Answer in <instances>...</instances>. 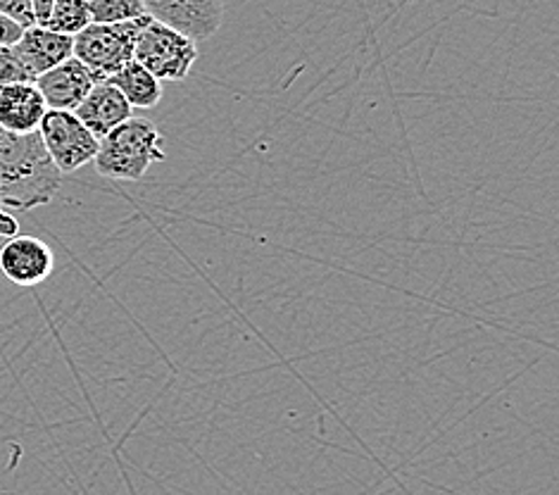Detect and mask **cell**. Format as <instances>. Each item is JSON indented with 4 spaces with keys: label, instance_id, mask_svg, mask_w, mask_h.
I'll return each mask as SVG.
<instances>
[{
    "label": "cell",
    "instance_id": "obj_1",
    "mask_svg": "<svg viewBox=\"0 0 559 495\" xmlns=\"http://www.w3.org/2000/svg\"><path fill=\"white\" fill-rule=\"evenodd\" d=\"M60 184L62 174L38 131L12 133L0 127V205L22 212L48 205Z\"/></svg>",
    "mask_w": 559,
    "mask_h": 495
},
{
    "label": "cell",
    "instance_id": "obj_2",
    "mask_svg": "<svg viewBox=\"0 0 559 495\" xmlns=\"http://www.w3.org/2000/svg\"><path fill=\"white\" fill-rule=\"evenodd\" d=\"M165 160V137L145 117H129L100 139L93 165L100 177L139 181L148 169Z\"/></svg>",
    "mask_w": 559,
    "mask_h": 495
},
{
    "label": "cell",
    "instance_id": "obj_3",
    "mask_svg": "<svg viewBox=\"0 0 559 495\" xmlns=\"http://www.w3.org/2000/svg\"><path fill=\"white\" fill-rule=\"evenodd\" d=\"M148 22V15L117 24L91 22L74 36L72 58L82 62L96 82H108L127 62L134 60L136 38Z\"/></svg>",
    "mask_w": 559,
    "mask_h": 495
},
{
    "label": "cell",
    "instance_id": "obj_4",
    "mask_svg": "<svg viewBox=\"0 0 559 495\" xmlns=\"http://www.w3.org/2000/svg\"><path fill=\"white\" fill-rule=\"evenodd\" d=\"M134 60L159 82H183L198 60V46L189 36L151 20L136 38Z\"/></svg>",
    "mask_w": 559,
    "mask_h": 495
},
{
    "label": "cell",
    "instance_id": "obj_5",
    "mask_svg": "<svg viewBox=\"0 0 559 495\" xmlns=\"http://www.w3.org/2000/svg\"><path fill=\"white\" fill-rule=\"evenodd\" d=\"M38 137L62 177L93 163L100 149V141L79 122V117L64 110H48L38 127Z\"/></svg>",
    "mask_w": 559,
    "mask_h": 495
},
{
    "label": "cell",
    "instance_id": "obj_6",
    "mask_svg": "<svg viewBox=\"0 0 559 495\" xmlns=\"http://www.w3.org/2000/svg\"><path fill=\"white\" fill-rule=\"evenodd\" d=\"M145 15L191 42H207L224 20V0H141Z\"/></svg>",
    "mask_w": 559,
    "mask_h": 495
},
{
    "label": "cell",
    "instance_id": "obj_7",
    "mask_svg": "<svg viewBox=\"0 0 559 495\" xmlns=\"http://www.w3.org/2000/svg\"><path fill=\"white\" fill-rule=\"evenodd\" d=\"M56 270V256H52L46 240L36 236H12L0 246V274L17 286H36Z\"/></svg>",
    "mask_w": 559,
    "mask_h": 495
},
{
    "label": "cell",
    "instance_id": "obj_8",
    "mask_svg": "<svg viewBox=\"0 0 559 495\" xmlns=\"http://www.w3.org/2000/svg\"><path fill=\"white\" fill-rule=\"evenodd\" d=\"M74 36H64L58 32H50L41 24L26 26L17 44H12V50L20 58L22 67L29 74L32 82L46 74L52 67L72 58Z\"/></svg>",
    "mask_w": 559,
    "mask_h": 495
},
{
    "label": "cell",
    "instance_id": "obj_9",
    "mask_svg": "<svg viewBox=\"0 0 559 495\" xmlns=\"http://www.w3.org/2000/svg\"><path fill=\"white\" fill-rule=\"evenodd\" d=\"M34 84L41 91L48 110L74 113L88 96L96 79H93V74L76 58H70L38 76Z\"/></svg>",
    "mask_w": 559,
    "mask_h": 495
},
{
    "label": "cell",
    "instance_id": "obj_10",
    "mask_svg": "<svg viewBox=\"0 0 559 495\" xmlns=\"http://www.w3.org/2000/svg\"><path fill=\"white\" fill-rule=\"evenodd\" d=\"M74 115L100 141L105 133H110L115 127L127 122L129 117H134V108L110 82H96Z\"/></svg>",
    "mask_w": 559,
    "mask_h": 495
},
{
    "label": "cell",
    "instance_id": "obj_11",
    "mask_svg": "<svg viewBox=\"0 0 559 495\" xmlns=\"http://www.w3.org/2000/svg\"><path fill=\"white\" fill-rule=\"evenodd\" d=\"M48 105L34 82L12 84L0 91V127L12 133H34L41 127Z\"/></svg>",
    "mask_w": 559,
    "mask_h": 495
},
{
    "label": "cell",
    "instance_id": "obj_12",
    "mask_svg": "<svg viewBox=\"0 0 559 495\" xmlns=\"http://www.w3.org/2000/svg\"><path fill=\"white\" fill-rule=\"evenodd\" d=\"M108 82L122 93L131 108H141V110H151L155 105L163 101V82L155 79L143 64L136 60L127 62L122 70L112 74Z\"/></svg>",
    "mask_w": 559,
    "mask_h": 495
},
{
    "label": "cell",
    "instance_id": "obj_13",
    "mask_svg": "<svg viewBox=\"0 0 559 495\" xmlns=\"http://www.w3.org/2000/svg\"><path fill=\"white\" fill-rule=\"evenodd\" d=\"M91 24L88 0H52V8L48 12L46 30L58 32L64 36H76Z\"/></svg>",
    "mask_w": 559,
    "mask_h": 495
},
{
    "label": "cell",
    "instance_id": "obj_14",
    "mask_svg": "<svg viewBox=\"0 0 559 495\" xmlns=\"http://www.w3.org/2000/svg\"><path fill=\"white\" fill-rule=\"evenodd\" d=\"M88 12L91 22L96 24H117L145 17L141 0H88Z\"/></svg>",
    "mask_w": 559,
    "mask_h": 495
},
{
    "label": "cell",
    "instance_id": "obj_15",
    "mask_svg": "<svg viewBox=\"0 0 559 495\" xmlns=\"http://www.w3.org/2000/svg\"><path fill=\"white\" fill-rule=\"evenodd\" d=\"M22 82H32V79L15 56V50H12V46H0V91Z\"/></svg>",
    "mask_w": 559,
    "mask_h": 495
},
{
    "label": "cell",
    "instance_id": "obj_16",
    "mask_svg": "<svg viewBox=\"0 0 559 495\" xmlns=\"http://www.w3.org/2000/svg\"><path fill=\"white\" fill-rule=\"evenodd\" d=\"M0 15L10 17L15 24H20L22 30L26 26H34V10H32V0H0Z\"/></svg>",
    "mask_w": 559,
    "mask_h": 495
},
{
    "label": "cell",
    "instance_id": "obj_17",
    "mask_svg": "<svg viewBox=\"0 0 559 495\" xmlns=\"http://www.w3.org/2000/svg\"><path fill=\"white\" fill-rule=\"evenodd\" d=\"M22 26L12 22L10 17L0 15V46H12L17 44V38L22 36Z\"/></svg>",
    "mask_w": 559,
    "mask_h": 495
},
{
    "label": "cell",
    "instance_id": "obj_18",
    "mask_svg": "<svg viewBox=\"0 0 559 495\" xmlns=\"http://www.w3.org/2000/svg\"><path fill=\"white\" fill-rule=\"evenodd\" d=\"M52 8V0H32V10H34V22L36 24H46L48 12Z\"/></svg>",
    "mask_w": 559,
    "mask_h": 495
},
{
    "label": "cell",
    "instance_id": "obj_19",
    "mask_svg": "<svg viewBox=\"0 0 559 495\" xmlns=\"http://www.w3.org/2000/svg\"><path fill=\"white\" fill-rule=\"evenodd\" d=\"M0 208H3V205H0Z\"/></svg>",
    "mask_w": 559,
    "mask_h": 495
}]
</instances>
